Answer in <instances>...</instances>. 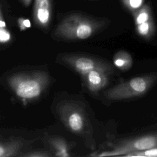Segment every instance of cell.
<instances>
[{
  "instance_id": "277c9868",
  "label": "cell",
  "mask_w": 157,
  "mask_h": 157,
  "mask_svg": "<svg viewBox=\"0 0 157 157\" xmlns=\"http://www.w3.org/2000/svg\"><path fill=\"white\" fill-rule=\"evenodd\" d=\"M110 149L94 156H118L137 150L157 147V131L140 136L117 139L110 143Z\"/></svg>"
},
{
  "instance_id": "7c38bea8",
  "label": "cell",
  "mask_w": 157,
  "mask_h": 157,
  "mask_svg": "<svg viewBox=\"0 0 157 157\" xmlns=\"http://www.w3.org/2000/svg\"><path fill=\"white\" fill-rule=\"evenodd\" d=\"M20 141L13 140L7 142H0V157L17 156L22 147Z\"/></svg>"
},
{
  "instance_id": "5bb4252c",
  "label": "cell",
  "mask_w": 157,
  "mask_h": 157,
  "mask_svg": "<svg viewBox=\"0 0 157 157\" xmlns=\"http://www.w3.org/2000/svg\"><path fill=\"white\" fill-rule=\"evenodd\" d=\"M124 156L128 157H142V156H149V157H157V147L150 148L142 150H137L130 152Z\"/></svg>"
},
{
  "instance_id": "e0dca14e",
  "label": "cell",
  "mask_w": 157,
  "mask_h": 157,
  "mask_svg": "<svg viewBox=\"0 0 157 157\" xmlns=\"http://www.w3.org/2000/svg\"><path fill=\"white\" fill-rule=\"evenodd\" d=\"M18 23L21 30H25L26 29L31 26V23L28 19H25L22 18H19Z\"/></svg>"
},
{
  "instance_id": "ac0fdd59",
  "label": "cell",
  "mask_w": 157,
  "mask_h": 157,
  "mask_svg": "<svg viewBox=\"0 0 157 157\" xmlns=\"http://www.w3.org/2000/svg\"><path fill=\"white\" fill-rule=\"evenodd\" d=\"M25 156H29V157H39V156H48L49 155L47 154L45 152H41V151H37V152H33L29 154L25 155Z\"/></svg>"
},
{
  "instance_id": "9a60e30c",
  "label": "cell",
  "mask_w": 157,
  "mask_h": 157,
  "mask_svg": "<svg viewBox=\"0 0 157 157\" xmlns=\"http://www.w3.org/2000/svg\"><path fill=\"white\" fill-rule=\"evenodd\" d=\"M123 6L131 13L140 9L144 4L145 0H120Z\"/></svg>"
},
{
  "instance_id": "9c48e42d",
  "label": "cell",
  "mask_w": 157,
  "mask_h": 157,
  "mask_svg": "<svg viewBox=\"0 0 157 157\" xmlns=\"http://www.w3.org/2000/svg\"><path fill=\"white\" fill-rule=\"evenodd\" d=\"M113 64L121 71H127L132 67L133 59L129 52L121 50L116 52L113 55Z\"/></svg>"
},
{
  "instance_id": "ba28073f",
  "label": "cell",
  "mask_w": 157,
  "mask_h": 157,
  "mask_svg": "<svg viewBox=\"0 0 157 157\" xmlns=\"http://www.w3.org/2000/svg\"><path fill=\"white\" fill-rule=\"evenodd\" d=\"M107 72L102 70H93L82 76L88 90L93 93L98 92L104 88L109 83Z\"/></svg>"
},
{
  "instance_id": "4fadbf2b",
  "label": "cell",
  "mask_w": 157,
  "mask_h": 157,
  "mask_svg": "<svg viewBox=\"0 0 157 157\" xmlns=\"http://www.w3.org/2000/svg\"><path fill=\"white\" fill-rule=\"evenodd\" d=\"M135 26L153 19L152 11L148 4H144L140 9L132 13Z\"/></svg>"
},
{
  "instance_id": "d6986e66",
  "label": "cell",
  "mask_w": 157,
  "mask_h": 157,
  "mask_svg": "<svg viewBox=\"0 0 157 157\" xmlns=\"http://www.w3.org/2000/svg\"><path fill=\"white\" fill-rule=\"evenodd\" d=\"M0 27H1V28H6V22H5V21L4 20V18H3L2 13L1 9H0Z\"/></svg>"
},
{
  "instance_id": "52a82bcc",
  "label": "cell",
  "mask_w": 157,
  "mask_h": 157,
  "mask_svg": "<svg viewBox=\"0 0 157 157\" xmlns=\"http://www.w3.org/2000/svg\"><path fill=\"white\" fill-rule=\"evenodd\" d=\"M52 17V0H34L33 19L35 24L42 28L48 26Z\"/></svg>"
},
{
  "instance_id": "5b68a950",
  "label": "cell",
  "mask_w": 157,
  "mask_h": 157,
  "mask_svg": "<svg viewBox=\"0 0 157 157\" xmlns=\"http://www.w3.org/2000/svg\"><path fill=\"white\" fill-rule=\"evenodd\" d=\"M62 59L82 76L95 69L104 71L110 74L114 71L113 66L109 62L94 57L82 55H65L62 58Z\"/></svg>"
},
{
  "instance_id": "6da1fadb",
  "label": "cell",
  "mask_w": 157,
  "mask_h": 157,
  "mask_svg": "<svg viewBox=\"0 0 157 157\" xmlns=\"http://www.w3.org/2000/svg\"><path fill=\"white\" fill-rule=\"evenodd\" d=\"M108 20L82 13H72L65 17L54 31L56 37L65 40H84L102 29Z\"/></svg>"
},
{
  "instance_id": "3957f363",
  "label": "cell",
  "mask_w": 157,
  "mask_h": 157,
  "mask_svg": "<svg viewBox=\"0 0 157 157\" xmlns=\"http://www.w3.org/2000/svg\"><path fill=\"white\" fill-rule=\"evenodd\" d=\"M157 82V72L135 77L121 82L104 92L110 100H123L146 94Z\"/></svg>"
},
{
  "instance_id": "8fae6325",
  "label": "cell",
  "mask_w": 157,
  "mask_h": 157,
  "mask_svg": "<svg viewBox=\"0 0 157 157\" xmlns=\"http://www.w3.org/2000/svg\"><path fill=\"white\" fill-rule=\"evenodd\" d=\"M55 156L60 157H67L71 155L69 152V146L67 142L61 137H52L48 140Z\"/></svg>"
},
{
  "instance_id": "ffe728a7",
  "label": "cell",
  "mask_w": 157,
  "mask_h": 157,
  "mask_svg": "<svg viewBox=\"0 0 157 157\" xmlns=\"http://www.w3.org/2000/svg\"><path fill=\"white\" fill-rule=\"evenodd\" d=\"M25 7H28L32 1V0H20Z\"/></svg>"
},
{
  "instance_id": "2e32d148",
  "label": "cell",
  "mask_w": 157,
  "mask_h": 157,
  "mask_svg": "<svg viewBox=\"0 0 157 157\" xmlns=\"http://www.w3.org/2000/svg\"><path fill=\"white\" fill-rule=\"evenodd\" d=\"M11 40V35L6 28L0 27V43H7Z\"/></svg>"
},
{
  "instance_id": "30bf717a",
  "label": "cell",
  "mask_w": 157,
  "mask_h": 157,
  "mask_svg": "<svg viewBox=\"0 0 157 157\" xmlns=\"http://www.w3.org/2000/svg\"><path fill=\"white\" fill-rule=\"evenodd\" d=\"M137 34L143 39L148 40L155 36L156 26L153 18L143 23L135 26Z\"/></svg>"
},
{
  "instance_id": "7a4b0ae2",
  "label": "cell",
  "mask_w": 157,
  "mask_h": 157,
  "mask_svg": "<svg viewBox=\"0 0 157 157\" xmlns=\"http://www.w3.org/2000/svg\"><path fill=\"white\" fill-rule=\"evenodd\" d=\"M49 82L47 73L37 71L13 75L9 77L8 84L15 94L23 100L38 98Z\"/></svg>"
},
{
  "instance_id": "8992f818",
  "label": "cell",
  "mask_w": 157,
  "mask_h": 157,
  "mask_svg": "<svg viewBox=\"0 0 157 157\" xmlns=\"http://www.w3.org/2000/svg\"><path fill=\"white\" fill-rule=\"evenodd\" d=\"M59 112L64 124L71 132L75 134L85 132L87 127V121L81 108L67 102L59 107Z\"/></svg>"
}]
</instances>
